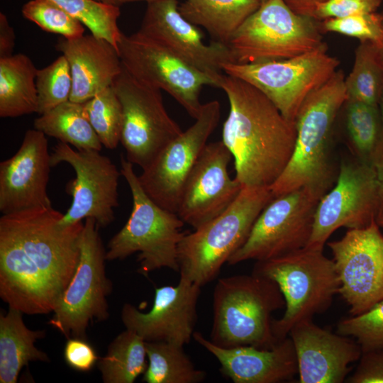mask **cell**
Returning <instances> with one entry per match:
<instances>
[{
	"instance_id": "cell-17",
	"label": "cell",
	"mask_w": 383,
	"mask_h": 383,
	"mask_svg": "<svg viewBox=\"0 0 383 383\" xmlns=\"http://www.w3.org/2000/svg\"><path fill=\"white\" fill-rule=\"evenodd\" d=\"M376 221L348 229L328 243L338 277V294L351 316L366 312L383 300V234Z\"/></svg>"
},
{
	"instance_id": "cell-9",
	"label": "cell",
	"mask_w": 383,
	"mask_h": 383,
	"mask_svg": "<svg viewBox=\"0 0 383 383\" xmlns=\"http://www.w3.org/2000/svg\"><path fill=\"white\" fill-rule=\"evenodd\" d=\"M99 228L94 219L86 218L76 270L48 322L67 339H86L89 323L94 320L104 321L109 316L107 297L111 293L112 282L106 274V250Z\"/></svg>"
},
{
	"instance_id": "cell-32",
	"label": "cell",
	"mask_w": 383,
	"mask_h": 383,
	"mask_svg": "<svg viewBox=\"0 0 383 383\" xmlns=\"http://www.w3.org/2000/svg\"><path fill=\"white\" fill-rule=\"evenodd\" d=\"M345 86L348 99L378 106L383 87V53L377 45L360 42L352 70L345 77Z\"/></svg>"
},
{
	"instance_id": "cell-49",
	"label": "cell",
	"mask_w": 383,
	"mask_h": 383,
	"mask_svg": "<svg viewBox=\"0 0 383 383\" xmlns=\"http://www.w3.org/2000/svg\"><path fill=\"white\" fill-rule=\"evenodd\" d=\"M382 51V53H383V43H382V45L380 47Z\"/></svg>"
},
{
	"instance_id": "cell-7",
	"label": "cell",
	"mask_w": 383,
	"mask_h": 383,
	"mask_svg": "<svg viewBox=\"0 0 383 383\" xmlns=\"http://www.w3.org/2000/svg\"><path fill=\"white\" fill-rule=\"evenodd\" d=\"M120 171L130 187L133 208L126 224L109 241L106 260H123L138 252V272L144 276L164 267L179 272L177 249L185 234L181 231L184 223L145 193L133 164L123 155Z\"/></svg>"
},
{
	"instance_id": "cell-28",
	"label": "cell",
	"mask_w": 383,
	"mask_h": 383,
	"mask_svg": "<svg viewBox=\"0 0 383 383\" xmlns=\"http://www.w3.org/2000/svg\"><path fill=\"white\" fill-rule=\"evenodd\" d=\"M34 128L79 150L101 151L102 144L93 128L84 103L67 101L40 114Z\"/></svg>"
},
{
	"instance_id": "cell-35",
	"label": "cell",
	"mask_w": 383,
	"mask_h": 383,
	"mask_svg": "<svg viewBox=\"0 0 383 383\" xmlns=\"http://www.w3.org/2000/svg\"><path fill=\"white\" fill-rule=\"evenodd\" d=\"M35 84L38 111L43 114L70 100L72 79L69 63L60 55L49 65L37 71Z\"/></svg>"
},
{
	"instance_id": "cell-34",
	"label": "cell",
	"mask_w": 383,
	"mask_h": 383,
	"mask_svg": "<svg viewBox=\"0 0 383 383\" xmlns=\"http://www.w3.org/2000/svg\"><path fill=\"white\" fill-rule=\"evenodd\" d=\"M84 104L101 144L108 149H115L121 142L123 113L113 87L99 91Z\"/></svg>"
},
{
	"instance_id": "cell-27",
	"label": "cell",
	"mask_w": 383,
	"mask_h": 383,
	"mask_svg": "<svg viewBox=\"0 0 383 383\" xmlns=\"http://www.w3.org/2000/svg\"><path fill=\"white\" fill-rule=\"evenodd\" d=\"M38 69L23 53L0 58V116L16 118L37 113Z\"/></svg>"
},
{
	"instance_id": "cell-26",
	"label": "cell",
	"mask_w": 383,
	"mask_h": 383,
	"mask_svg": "<svg viewBox=\"0 0 383 383\" xmlns=\"http://www.w3.org/2000/svg\"><path fill=\"white\" fill-rule=\"evenodd\" d=\"M260 4L259 0H185L178 9L188 21L205 28L215 41L228 45Z\"/></svg>"
},
{
	"instance_id": "cell-44",
	"label": "cell",
	"mask_w": 383,
	"mask_h": 383,
	"mask_svg": "<svg viewBox=\"0 0 383 383\" xmlns=\"http://www.w3.org/2000/svg\"><path fill=\"white\" fill-rule=\"evenodd\" d=\"M377 182V212L376 222L383 228V155L379 159L375 166Z\"/></svg>"
},
{
	"instance_id": "cell-36",
	"label": "cell",
	"mask_w": 383,
	"mask_h": 383,
	"mask_svg": "<svg viewBox=\"0 0 383 383\" xmlns=\"http://www.w3.org/2000/svg\"><path fill=\"white\" fill-rule=\"evenodd\" d=\"M21 11L26 19L46 32L70 39L84 35V25L52 0H30Z\"/></svg>"
},
{
	"instance_id": "cell-1",
	"label": "cell",
	"mask_w": 383,
	"mask_h": 383,
	"mask_svg": "<svg viewBox=\"0 0 383 383\" xmlns=\"http://www.w3.org/2000/svg\"><path fill=\"white\" fill-rule=\"evenodd\" d=\"M63 213L41 208L0 218V297L28 315L53 311L76 270L82 221L62 227Z\"/></svg>"
},
{
	"instance_id": "cell-42",
	"label": "cell",
	"mask_w": 383,
	"mask_h": 383,
	"mask_svg": "<svg viewBox=\"0 0 383 383\" xmlns=\"http://www.w3.org/2000/svg\"><path fill=\"white\" fill-rule=\"evenodd\" d=\"M16 44V35L13 27L10 25L7 17L0 13V58L10 57L13 55Z\"/></svg>"
},
{
	"instance_id": "cell-10",
	"label": "cell",
	"mask_w": 383,
	"mask_h": 383,
	"mask_svg": "<svg viewBox=\"0 0 383 383\" xmlns=\"http://www.w3.org/2000/svg\"><path fill=\"white\" fill-rule=\"evenodd\" d=\"M323 45L286 60L224 64L226 74L240 79L265 94L283 116L294 123L306 99L337 71L340 61Z\"/></svg>"
},
{
	"instance_id": "cell-45",
	"label": "cell",
	"mask_w": 383,
	"mask_h": 383,
	"mask_svg": "<svg viewBox=\"0 0 383 383\" xmlns=\"http://www.w3.org/2000/svg\"><path fill=\"white\" fill-rule=\"evenodd\" d=\"M378 108H379L380 116H381L382 121L383 123V87L381 91L379 101H378Z\"/></svg>"
},
{
	"instance_id": "cell-15",
	"label": "cell",
	"mask_w": 383,
	"mask_h": 383,
	"mask_svg": "<svg viewBox=\"0 0 383 383\" xmlns=\"http://www.w3.org/2000/svg\"><path fill=\"white\" fill-rule=\"evenodd\" d=\"M221 117V105H202L194 123L169 143L138 177L145 193L162 208L176 213L185 183Z\"/></svg>"
},
{
	"instance_id": "cell-25",
	"label": "cell",
	"mask_w": 383,
	"mask_h": 383,
	"mask_svg": "<svg viewBox=\"0 0 383 383\" xmlns=\"http://www.w3.org/2000/svg\"><path fill=\"white\" fill-rule=\"evenodd\" d=\"M23 314L11 307L6 313H0V383H16L29 362L50 361L47 354L35 345L45 331L28 328Z\"/></svg>"
},
{
	"instance_id": "cell-23",
	"label": "cell",
	"mask_w": 383,
	"mask_h": 383,
	"mask_svg": "<svg viewBox=\"0 0 383 383\" xmlns=\"http://www.w3.org/2000/svg\"><path fill=\"white\" fill-rule=\"evenodd\" d=\"M193 338L216 358L221 373L234 383H279L298 375L296 351L289 336L270 348H224L199 332H194Z\"/></svg>"
},
{
	"instance_id": "cell-3",
	"label": "cell",
	"mask_w": 383,
	"mask_h": 383,
	"mask_svg": "<svg viewBox=\"0 0 383 383\" xmlns=\"http://www.w3.org/2000/svg\"><path fill=\"white\" fill-rule=\"evenodd\" d=\"M342 70L311 93L301 105L295 126L296 137L286 168L270 187L274 197L304 188L321 199L335 184L332 131L335 118L348 100Z\"/></svg>"
},
{
	"instance_id": "cell-8",
	"label": "cell",
	"mask_w": 383,
	"mask_h": 383,
	"mask_svg": "<svg viewBox=\"0 0 383 383\" xmlns=\"http://www.w3.org/2000/svg\"><path fill=\"white\" fill-rule=\"evenodd\" d=\"M318 22L295 13L284 0H267L243 23L228 45L235 63L289 59L325 44Z\"/></svg>"
},
{
	"instance_id": "cell-48",
	"label": "cell",
	"mask_w": 383,
	"mask_h": 383,
	"mask_svg": "<svg viewBox=\"0 0 383 383\" xmlns=\"http://www.w3.org/2000/svg\"><path fill=\"white\" fill-rule=\"evenodd\" d=\"M260 1L261 4L264 3L265 1H266L267 0H259Z\"/></svg>"
},
{
	"instance_id": "cell-30",
	"label": "cell",
	"mask_w": 383,
	"mask_h": 383,
	"mask_svg": "<svg viewBox=\"0 0 383 383\" xmlns=\"http://www.w3.org/2000/svg\"><path fill=\"white\" fill-rule=\"evenodd\" d=\"M148 365L145 341L126 328L111 342L106 354L97 362L104 383H133Z\"/></svg>"
},
{
	"instance_id": "cell-47",
	"label": "cell",
	"mask_w": 383,
	"mask_h": 383,
	"mask_svg": "<svg viewBox=\"0 0 383 383\" xmlns=\"http://www.w3.org/2000/svg\"><path fill=\"white\" fill-rule=\"evenodd\" d=\"M145 1L147 3L154 1H158V0H117L118 4H121L123 3H128V2H133V1Z\"/></svg>"
},
{
	"instance_id": "cell-46",
	"label": "cell",
	"mask_w": 383,
	"mask_h": 383,
	"mask_svg": "<svg viewBox=\"0 0 383 383\" xmlns=\"http://www.w3.org/2000/svg\"><path fill=\"white\" fill-rule=\"evenodd\" d=\"M94 1L106 4L118 6L117 0H94Z\"/></svg>"
},
{
	"instance_id": "cell-16",
	"label": "cell",
	"mask_w": 383,
	"mask_h": 383,
	"mask_svg": "<svg viewBox=\"0 0 383 383\" xmlns=\"http://www.w3.org/2000/svg\"><path fill=\"white\" fill-rule=\"evenodd\" d=\"M377 203L375 167L356 159L343 160L334 186L318 201L306 247L323 250L337 229L370 225L376 221Z\"/></svg>"
},
{
	"instance_id": "cell-38",
	"label": "cell",
	"mask_w": 383,
	"mask_h": 383,
	"mask_svg": "<svg viewBox=\"0 0 383 383\" xmlns=\"http://www.w3.org/2000/svg\"><path fill=\"white\" fill-rule=\"evenodd\" d=\"M321 30L340 33L362 41H370L379 48L383 43V15L376 12L328 18L320 24Z\"/></svg>"
},
{
	"instance_id": "cell-24",
	"label": "cell",
	"mask_w": 383,
	"mask_h": 383,
	"mask_svg": "<svg viewBox=\"0 0 383 383\" xmlns=\"http://www.w3.org/2000/svg\"><path fill=\"white\" fill-rule=\"evenodd\" d=\"M56 49L67 59L72 79L70 100L84 103L111 87L123 70L117 49L91 33L76 38L60 37Z\"/></svg>"
},
{
	"instance_id": "cell-40",
	"label": "cell",
	"mask_w": 383,
	"mask_h": 383,
	"mask_svg": "<svg viewBox=\"0 0 383 383\" xmlns=\"http://www.w3.org/2000/svg\"><path fill=\"white\" fill-rule=\"evenodd\" d=\"M64 358L71 368L79 372L91 370L99 359L92 345L80 338H67Z\"/></svg>"
},
{
	"instance_id": "cell-39",
	"label": "cell",
	"mask_w": 383,
	"mask_h": 383,
	"mask_svg": "<svg viewBox=\"0 0 383 383\" xmlns=\"http://www.w3.org/2000/svg\"><path fill=\"white\" fill-rule=\"evenodd\" d=\"M381 0H326L315 12V20L344 18L353 15L375 12Z\"/></svg>"
},
{
	"instance_id": "cell-2",
	"label": "cell",
	"mask_w": 383,
	"mask_h": 383,
	"mask_svg": "<svg viewBox=\"0 0 383 383\" xmlns=\"http://www.w3.org/2000/svg\"><path fill=\"white\" fill-rule=\"evenodd\" d=\"M229 113L222 141L234 159L235 179L242 186L270 187L289 163L296 143L294 123L249 83L223 74Z\"/></svg>"
},
{
	"instance_id": "cell-12",
	"label": "cell",
	"mask_w": 383,
	"mask_h": 383,
	"mask_svg": "<svg viewBox=\"0 0 383 383\" xmlns=\"http://www.w3.org/2000/svg\"><path fill=\"white\" fill-rule=\"evenodd\" d=\"M111 86L122 108L121 143L126 158L144 170L182 131L168 114L161 90L138 80L123 67Z\"/></svg>"
},
{
	"instance_id": "cell-19",
	"label": "cell",
	"mask_w": 383,
	"mask_h": 383,
	"mask_svg": "<svg viewBox=\"0 0 383 383\" xmlns=\"http://www.w3.org/2000/svg\"><path fill=\"white\" fill-rule=\"evenodd\" d=\"M178 6L177 0L148 2L138 31L210 75L220 86L223 65L235 62L228 45L215 40L206 44L201 30L182 16Z\"/></svg>"
},
{
	"instance_id": "cell-20",
	"label": "cell",
	"mask_w": 383,
	"mask_h": 383,
	"mask_svg": "<svg viewBox=\"0 0 383 383\" xmlns=\"http://www.w3.org/2000/svg\"><path fill=\"white\" fill-rule=\"evenodd\" d=\"M233 157L222 140L208 143L184 187L177 214L194 229L223 213L243 186L232 179L228 165Z\"/></svg>"
},
{
	"instance_id": "cell-4",
	"label": "cell",
	"mask_w": 383,
	"mask_h": 383,
	"mask_svg": "<svg viewBox=\"0 0 383 383\" xmlns=\"http://www.w3.org/2000/svg\"><path fill=\"white\" fill-rule=\"evenodd\" d=\"M285 307L276 282L251 273L218 279L213 292L210 340L232 348H270L279 340L272 330V313Z\"/></svg>"
},
{
	"instance_id": "cell-22",
	"label": "cell",
	"mask_w": 383,
	"mask_h": 383,
	"mask_svg": "<svg viewBox=\"0 0 383 383\" xmlns=\"http://www.w3.org/2000/svg\"><path fill=\"white\" fill-rule=\"evenodd\" d=\"M288 336L296 351L299 383H343L362 353L353 338L323 328L313 319L295 325Z\"/></svg>"
},
{
	"instance_id": "cell-31",
	"label": "cell",
	"mask_w": 383,
	"mask_h": 383,
	"mask_svg": "<svg viewBox=\"0 0 383 383\" xmlns=\"http://www.w3.org/2000/svg\"><path fill=\"white\" fill-rule=\"evenodd\" d=\"M148 365L143 374L146 383H200L206 373L198 369L183 346L165 342H145Z\"/></svg>"
},
{
	"instance_id": "cell-43",
	"label": "cell",
	"mask_w": 383,
	"mask_h": 383,
	"mask_svg": "<svg viewBox=\"0 0 383 383\" xmlns=\"http://www.w3.org/2000/svg\"><path fill=\"white\" fill-rule=\"evenodd\" d=\"M296 13L314 18L318 6L326 0H284ZM315 19V18H314Z\"/></svg>"
},
{
	"instance_id": "cell-14",
	"label": "cell",
	"mask_w": 383,
	"mask_h": 383,
	"mask_svg": "<svg viewBox=\"0 0 383 383\" xmlns=\"http://www.w3.org/2000/svg\"><path fill=\"white\" fill-rule=\"evenodd\" d=\"M52 167L66 162L74 169L76 177L66 186L72 202L59 221L68 226L84 218L94 219L99 227L105 228L114 218L118 206V180L121 174L111 160L100 151L74 150L59 141L52 148Z\"/></svg>"
},
{
	"instance_id": "cell-11",
	"label": "cell",
	"mask_w": 383,
	"mask_h": 383,
	"mask_svg": "<svg viewBox=\"0 0 383 383\" xmlns=\"http://www.w3.org/2000/svg\"><path fill=\"white\" fill-rule=\"evenodd\" d=\"M118 52L127 72L138 80L168 93L195 119L203 105L199 101L203 87H219L210 75L139 31L129 35L122 33Z\"/></svg>"
},
{
	"instance_id": "cell-5",
	"label": "cell",
	"mask_w": 383,
	"mask_h": 383,
	"mask_svg": "<svg viewBox=\"0 0 383 383\" xmlns=\"http://www.w3.org/2000/svg\"><path fill=\"white\" fill-rule=\"evenodd\" d=\"M273 198L270 187L243 186L223 213L194 232L185 233L177 249L180 277L200 287L215 279L245 243L257 217Z\"/></svg>"
},
{
	"instance_id": "cell-21",
	"label": "cell",
	"mask_w": 383,
	"mask_h": 383,
	"mask_svg": "<svg viewBox=\"0 0 383 383\" xmlns=\"http://www.w3.org/2000/svg\"><path fill=\"white\" fill-rule=\"evenodd\" d=\"M50 157L46 135L28 130L15 155L0 163L2 215L52 207L47 191Z\"/></svg>"
},
{
	"instance_id": "cell-29",
	"label": "cell",
	"mask_w": 383,
	"mask_h": 383,
	"mask_svg": "<svg viewBox=\"0 0 383 383\" xmlns=\"http://www.w3.org/2000/svg\"><path fill=\"white\" fill-rule=\"evenodd\" d=\"M345 123L355 159L374 167L383 155V123L378 106L348 99Z\"/></svg>"
},
{
	"instance_id": "cell-18",
	"label": "cell",
	"mask_w": 383,
	"mask_h": 383,
	"mask_svg": "<svg viewBox=\"0 0 383 383\" xmlns=\"http://www.w3.org/2000/svg\"><path fill=\"white\" fill-rule=\"evenodd\" d=\"M201 287L180 277L174 286L155 288L153 304L148 312L125 304L121 321L126 329L135 332L145 342H165L184 347L193 338Z\"/></svg>"
},
{
	"instance_id": "cell-41",
	"label": "cell",
	"mask_w": 383,
	"mask_h": 383,
	"mask_svg": "<svg viewBox=\"0 0 383 383\" xmlns=\"http://www.w3.org/2000/svg\"><path fill=\"white\" fill-rule=\"evenodd\" d=\"M346 382L383 383V349L362 353L356 369Z\"/></svg>"
},
{
	"instance_id": "cell-37",
	"label": "cell",
	"mask_w": 383,
	"mask_h": 383,
	"mask_svg": "<svg viewBox=\"0 0 383 383\" xmlns=\"http://www.w3.org/2000/svg\"><path fill=\"white\" fill-rule=\"evenodd\" d=\"M336 332L353 338L362 353L383 349V300L365 313L341 319Z\"/></svg>"
},
{
	"instance_id": "cell-13",
	"label": "cell",
	"mask_w": 383,
	"mask_h": 383,
	"mask_svg": "<svg viewBox=\"0 0 383 383\" xmlns=\"http://www.w3.org/2000/svg\"><path fill=\"white\" fill-rule=\"evenodd\" d=\"M320 199L304 188L274 197L257 217L245 243L227 263L267 260L306 247Z\"/></svg>"
},
{
	"instance_id": "cell-6",
	"label": "cell",
	"mask_w": 383,
	"mask_h": 383,
	"mask_svg": "<svg viewBox=\"0 0 383 383\" xmlns=\"http://www.w3.org/2000/svg\"><path fill=\"white\" fill-rule=\"evenodd\" d=\"M252 273L273 280L285 301V311L273 319L278 340L297 323L326 311L338 294L340 282L332 259L323 250L304 247L273 259L256 261Z\"/></svg>"
},
{
	"instance_id": "cell-33",
	"label": "cell",
	"mask_w": 383,
	"mask_h": 383,
	"mask_svg": "<svg viewBox=\"0 0 383 383\" xmlns=\"http://www.w3.org/2000/svg\"><path fill=\"white\" fill-rule=\"evenodd\" d=\"M79 20L91 33L109 41L118 50L122 32L118 26V6L94 0H52Z\"/></svg>"
}]
</instances>
